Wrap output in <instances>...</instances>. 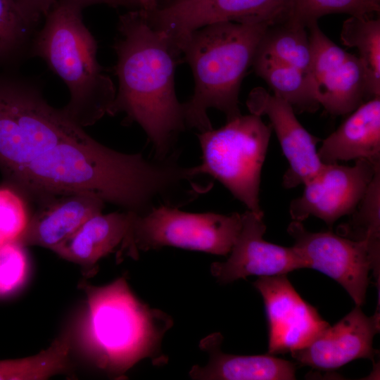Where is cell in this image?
Here are the masks:
<instances>
[{
	"mask_svg": "<svg viewBox=\"0 0 380 380\" xmlns=\"http://www.w3.org/2000/svg\"><path fill=\"white\" fill-rule=\"evenodd\" d=\"M379 312L367 316L355 306L333 326H328L306 346L292 351L300 365L333 370L360 358L374 360L373 339L379 331Z\"/></svg>",
	"mask_w": 380,
	"mask_h": 380,
	"instance_id": "15",
	"label": "cell"
},
{
	"mask_svg": "<svg viewBox=\"0 0 380 380\" xmlns=\"http://www.w3.org/2000/svg\"><path fill=\"white\" fill-rule=\"evenodd\" d=\"M241 225L242 215L239 213H193L160 205L146 214H134L129 235L118 255L137 258L139 251L172 246L226 256Z\"/></svg>",
	"mask_w": 380,
	"mask_h": 380,
	"instance_id": "7",
	"label": "cell"
},
{
	"mask_svg": "<svg viewBox=\"0 0 380 380\" xmlns=\"http://www.w3.org/2000/svg\"><path fill=\"white\" fill-rule=\"evenodd\" d=\"M241 215V229L229 258L210 266L211 274L217 281L228 284L249 276L286 274L305 268L303 258L293 246H279L263 239L266 230L263 216L248 210Z\"/></svg>",
	"mask_w": 380,
	"mask_h": 380,
	"instance_id": "13",
	"label": "cell"
},
{
	"mask_svg": "<svg viewBox=\"0 0 380 380\" xmlns=\"http://www.w3.org/2000/svg\"><path fill=\"white\" fill-rule=\"evenodd\" d=\"M0 168L14 188L45 203L88 194L137 215L167 201L178 182L172 160L100 144L25 78L0 77Z\"/></svg>",
	"mask_w": 380,
	"mask_h": 380,
	"instance_id": "1",
	"label": "cell"
},
{
	"mask_svg": "<svg viewBox=\"0 0 380 380\" xmlns=\"http://www.w3.org/2000/svg\"><path fill=\"white\" fill-rule=\"evenodd\" d=\"M307 30L312 49L310 82L318 103L333 115L351 113L368 98L359 58L333 42L317 22Z\"/></svg>",
	"mask_w": 380,
	"mask_h": 380,
	"instance_id": "10",
	"label": "cell"
},
{
	"mask_svg": "<svg viewBox=\"0 0 380 380\" xmlns=\"http://www.w3.org/2000/svg\"><path fill=\"white\" fill-rule=\"evenodd\" d=\"M261 116L242 115L225 125L199 132L202 162L197 172L219 181L248 210L264 216L260 205V175L272 132Z\"/></svg>",
	"mask_w": 380,
	"mask_h": 380,
	"instance_id": "6",
	"label": "cell"
},
{
	"mask_svg": "<svg viewBox=\"0 0 380 380\" xmlns=\"http://www.w3.org/2000/svg\"><path fill=\"white\" fill-rule=\"evenodd\" d=\"M125 7L132 9L142 10L146 13L151 12L155 10L159 0H123Z\"/></svg>",
	"mask_w": 380,
	"mask_h": 380,
	"instance_id": "30",
	"label": "cell"
},
{
	"mask_svg": "<svg viewBox=\"0 0 380 380\" xmlns=\"http://www.w3.org/2000/svg\"><path fill=\"white\" fill-rule=\"evenodd\" d=\"M247 106L252 114L267 115L275 131L289 167L283 176L286 189L304 184L324 167L317 150L322 140L308 132L286 101L262 87L253 89L248 97Z\"/></svg>",
	"mask_w": 380,
	"mask_h": 380,
	"instance_id": "14",
	"label": "cell"
},
{
	"mask_svg": "<svg viewBox=\"0 0 380 380\" xmlns=\"http://www.w3.org/2000/svg\"><path fill=\"white\" fill-rule=\"evenodd\" d=\"M374 1L380 4V0H374Z\"/></svg>",
	"mask_w": 380,
	"mask_h": 380,
	"instance_id": "32",
	"label": "cell"
},
{
	"mask_svg": "<svg viewBox=\"0 0 380 380\" xmlns=\"http://www.w3.org/2000/svg\"><path fill=\"white\" fill-rule=\"evenodd\" d=\"M317 151L324 163L365 159L380 164V96L362 103Z\"/></svg>",
	"mask_w": 380,
	"mask_h": 380,
	"instance_id": "18",
	"label": "cell"
},
{
	"mask_svg": "<svg viewBox=\"0 0 380 380\" xmlns=\"http://www.w3.org/2000/svg\"><path fill=\"white\" fill-rule=\"evenodd\" d=\"M341 39L359 52L368 98L380 96V20L350 15L343 22Z\"/></svg>",
	"mask_w": 380,
	"mask_h": 380,
	"instance_id": "21",
	"label": "cell"
},
{
	"mask_svg": "<svg viewBox=\"0 0 380 380\" xmlns=\"http://www.w3.org/2000/svg\"><path fill=\"white\" fill-rule=\"evenodd\" d=\"M27 270V258L22 245L0 244V296L19 289L25 281Z\"/></svg>",
	"mask_w": 380,
	"mask_h": 380,
	"instance_id": "27",
	"label": "cell"
},
{
	"mask_svg": "<svg viewBox=\"0 0 380 380\" xmlns=\"http://www.w3.org/2000/svg\"><path fill=\"white\" fill-rule=\"evenodd\" d=\"M253 286L262 297L268 324L267 354L300 349L329 326L317 309L303 299L286 274L259 277Z\"/></svg>",
	"mask_w": 380,
	"mask_h": 380,
	"instance_id": "12",
	"label": "cell"
},
{
	"mask_svg": "<svg viewBox=\"0 0 380 380\" xmlns=\"http://www.w3.org/2000/svg\"><path fill=\"white\" fill-rule=\"evenodd\" d=\"M15 2L26 20L36 26L45 17L57 0H15Z\"/></svg>",
	"mask_w": 380,
	"mask_h": 380,
	"instance_id": "28",
	"label": "cell"
},
{
	"mask_svg": "<svg viewBox=\"0 0 380 380\" xmlns=\"http://www.w3.org/2000/svg\"><path fill=\"white\" fill-rule=\"evenodd\" d=\"M134 214L127 211L96 214L53 251L93 274L100 259L117 248L120 249L129 235Z\"/></svg>",
	"mask_w": 380,
	"mask_h": 380,
	"instance_id": "19",
	"label": "cell"
},
{
	"mask_svg": "<svg viewBox=\"0 0 380 380\" xmlns=\"http://www.w3.org/2000/svg\"><path fill=\"white\" fill-rule=\"evenodd\" d=\"M350 217L337 227V234L380 243V167Z\"/></svg>",
	"mask_w": 380,
	"mask_h": 380,
	"instance_id": "23",
	"label": "cell"
},
{
	"mask_svg": "<svg viewBox=\"0 0 380 380\" xmlns=\"http://www.w3.org/2000/svg\"><path fill=\"white\" fill-rule=\"evenodd\" d=\"M252 65L274 94L288 102L294 110L313 113L320 106L310 80L299 70L258 49Z\"/></svg>",
	"mask_w": 380,
	"mask_h": 380,
	"instance_id": "20",
	"label": "cell"
},
{
	"mask_svg": "<svg viewBox=\"0 0 380 380\" xmlns=\"http://www.w3.org/2000/svg\"><path fill=\"white\" fill-rule=\"evenodd\" d=\"M97 42L86 27L82 11L56 2L37 31L30 56L42 58L67 86L70 99L61 108L82 127L108 114L116 90L96 58Z\"/></svg>",
	"mask_w": 380,
	"mask_h": 380,
	"instance_id": "5",
	"label": "cell"
},
{
	"mask_svg": "<svg viewBox=\"0 0 380 380\" xmlns=\"http://www.w3.org/2000/svg\"><path fill=\"white\" fill-rule=\"evenodd\" d=\"M15 0H0V64L30 53L37 31Z\"/></svg>",
	"mask_w": 380,
	"mask_h": 380,
	"instance_id": "24",
	"label": "cell"
},
{
	"mask_svg": "<svg viewBox=\"0 0 380 380\" xmlns=\"http://www.w3.org/2000/svg\"><path fill=\"white\" fill-rule=\"evenodd\" d=\"M380 4L374 0H288L285 20L307 26L324 15L346 13L370 16L379 12Z\"/></svg>",
	"mask_w": 380,
	"mask_h": 380,
	"instance_id": "25",
	"label": "cell"
},
{
	"mask_svg": "<svg viewBox=\"0 0 380 380\" xmlns=\"http://www.w3.org/2000/svg\"><path fill=\"white\" fill-rule=\"evenodd\" d=\"M223 337L213 333L200 343L209 355L206 365H194L189 371L193 379L199 380H292L296 379V365L266 354L236 355L224 353L220 346Z\"/></svg>",
	"mask_w": 380,
	"mask_h": 380,
	"instance_id": "17",
	"label": "cell"
},
{
	"mask_svg": "<svg viewBox=\"0 0 380 380\" xmlns=\"http://www.w3.org/2000/svg\"><path fill=\"white\" fill-rule=\"evenodd\" d=\"M117 30L113 70L118 89L108 115L124 113L127 124L137 123L152 143L155 158L165 159L186 129L175 88L182 53L165 33L151 26L141 10L120 15Z\"/></svg>",
	"mask_w": 380,
	"mask_h": 380,
	"instance_id": "2",
	"label": "cell"
},
{
	"mask_svg": "<svg viewBox=\"0 0 380 380\" xmlns=\"http://www.w3.org/2000/svg\"><path fill=\"white\" fill-rule=\"evenodd\" d=\"M379 167L365 159L356 160L353 166L325 163L304 184L302 195L291 202V218L302 222L315 216L331 229L336 220L355 210Z\"/></svg>",
	"mask_w": 380,
	"mask_h": 380,
	"instance_id": "11",
	"label": "cell"
},
{
	"mask_svg": "<svg viewBox=\"0 0 380 380\" xmlns=\"http://www.w3.org/2000/svg\"><path fill=\"white\" fill-rule=\"evenodd\" d=\"M57 1L82 11L86 7L99 4H106L115 8L120 6L125 7L123 0H57Z\"/></svg>",
	"mask_w": 380,
	"mask_h": 380,
	"instance_id": "29",
	"label": "cell"
},
{
	"mask_svg": "<svg viewBox=\"0 0 380 380\" xmlns=\"http://www.w3.org/2000/svg\"><path fill=\"white\" fill-rule=\"evenodd\" d=\"M287 232L305 268L315 269L335 280L355 306L365 303L371 270L379 293L380 243L353 240L331 231L311 232L295 220L289 224Z\"/></svg>",
	"mask_w": 380,
	"mask_h": 380,
	"instance_id": "8",
	"label": "cell"
},
{
	"mask_svg": "<svg viewBox=\"0 0 380 380\" xmlns=\"http://www.w3.org/2000/svg\"><path fill=\"white\" fill-rule=\"evenodd\" d=\"M81 286L87 303L84 338L99 367L123 375L143 359L166 362L161 343L172 326L168 315L139 300L125 277L103 286Z\"/></svg>",
	"mask_w": 380,
	"mask_h": 380,
	"instance_id": "4",
	"label": "cell"
},
{
	"mask_svg": "<svg viewBox=\"0 0 380 380\" xmlns=\"http://www.w3.org/2000/svg\"><path fill=\"white\" fill-rule=\"evenodd\" d=\"M162 1V0H161ZM193 0H163L162 1L167 4H176Z\"/></svg>",
	"mask_w": 380,
	"mask_h": 380,
	"instance_id": "31",
	"label": "cell"
},
{
	"mask_svg": "<svg viewBox=\"0 0 380 380\" xmlns=\"http://www.w3.org/2000/svg\"><path fill=\"white\" fill-rule=\"evenodd\" d=\"M29 219L19 194L10 188H0V244L18 243Z\"/></svg>",
	"mask_w": 380,
	"mask_h": 380,
	"instance_id": "26",
	"label": "cell"
},
{
	"mask_svg": "<svg viewBox=\"0 0 380 380\" xmlns=\"http://www.w3.org/2000/svg\"><path fill=\"white\" fill-rule=\"evenodd\" d=\"M288 0H193L167 4L145 13L151 26L165 33L179 50L193 31L219 22L270 25L285 19Z\"/></svg>",
	"mask_w": 380,
	"mask_h": 380,
	"instance_id": "9",
	"label": "cell"
},
{
	"mask_svg": "<svg viewBox=\"0 0 380 380\" xmlns=\"http://www.w3.org/2000/svg\"><path fill=\"white\" fill-rule=\"evenodd\" d=\"M104 203L99 197L88 194H73L53 199L29 219L18 243L53 251L89 217L101 213Z\"/></svg>",
	"mask_w": 380,
	"mask_h": 380,
	"instance_id": "16",
	"label": "cell"
},
{
	"mask_svg": "<svg viewBox=\"0 0 380 380\" xmlns=\"http://www.w3.org/2000/svg\"><path fill=\"white\" fill-rule=\"evenodd\" d=\"M268 24L212 23L191 32L179 50L191 68L194 91L182 103L186 128L213 129L207 111L222 112L227 121L241 114L239 94Z\"/></svg>",
	"mask_w": 380,
	"mask_h": 380,
	"instance_id": "3",
	"label": "cell"
},
{
	"mask_svg": "<svg viewBox=\"0 0 380 380\" xmlns=\"http://www.w3.org/2000/svg\"><path fill=\"white\" fill-rule=\"evenodd\" d=\"M258 49L299 70L310 80L312 49L303 25L284 20L270 25Z\"/></svg>",
	"mask_w": 380,
	"mask_h": 380,
	"instance_id": "22",
	"label": "cell"
}]
</instances>
